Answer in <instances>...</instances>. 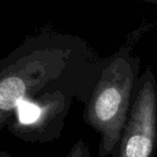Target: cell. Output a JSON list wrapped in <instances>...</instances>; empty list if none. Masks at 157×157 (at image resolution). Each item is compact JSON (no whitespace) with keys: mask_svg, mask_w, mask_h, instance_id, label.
<instances>
[{"mask_svg":"<svg viewBox=\"0 0 157 157\" xmlns=\"http://www.w3.org/2000/svg\"><path fill=\"white\" fill-rule=\"evenodd\" d=\"M107 60L71 35L27 39L0 63V130L24 99L63 93L86 105Z\"/></svg>","mask_w":157,"mask_h":157,"instance_id":"obj_1","label":"cell"},{"mask_svg":"<svg viewBox=\"0 0 157 157\" xmlns=\"http://www.w3.org/2000/svg\"><path fill=\"white\" fill-rule=\"evenodd\" d=\"M153 27L145 22L127 36L108 60L83 111V121L100 137L98 157L112 155L123 135L139 80L141 59L133 54L136 44Z\"/></svg>","mask_w":157,"mask_h":157,"instance_id":"obj_2","label":"cell"},{"mask_svg":"<svg viewBox=\"0 0 157 157\" xmlns=\"http://www.w3.org/2000/svg\"><path fill=\"white\" fill-rule=\"evenodd\" d=\"M157 146V81L152 67L140 75L123 135L112 157H153Z\"/></svg>","mask_w":157,"mask_h":157,"instance_id":"obj_3","label":"cell"},{"mask_svg":"<svg viewBox=\"0 0 157 157\" xmlns=\"http://www.w3.org/2000/svg\"><path fill=\"white\" fill-rule=\"evenodd\" d=\"M73 97L63 93L48 94L21 101L7 129L27 143H48L60 138Z\"/></svg>","mask_w":157,"mask_h":157,"instance_id":"obj_4","label":"cell"},{"mask_svg":"<svg viewBox=\"0 0 157 157\" xmlns=\"http://www.w3.org/2000/svg\"><path fill=\"white\" fill-rule=\"evenodd\" d=\"M65 157H93V155L88 144L83 140H78L71 146Z\"/></svg>","mask_w":157,"mask_h":157,"instance_id":"obj_5","label":"cell"},{"mask_svg":"<svg viewBox=\"0 0 157 157\" xmlns=\"http://www.w3.org/2000/svg\"><path fill=\"white\" fill-rule=\"evenodd\" d=\"M0 157H13V156L8 151H1L0 152Z\"/></svg>","mask_w":157,"mask_h":157,"instance_id":"obj_6","label":"cell"},{"mask_svg":"<svg viewBox=\"0 0 157 157\" xmlns=\"http://www.w3.org/2000/svg\"><path fill=\"white\" fill-rule=\"evenodd\" d=\"M140 1H143V2L146 3H152V5H156L157 0H140Z\"/></svg>","mask_w":157,"mask_h":157,"instance_id":"obj_7","label":"cell"},{"mask_svg":"<svg viewBox=\"0 0 157 157\" xmlns=\"http://www.w3.org/2000/svg\"><path fill=\"white\" fill-rule=\"evenodd\" d=\"M35 1H48V0H35Z\"/></svg>","mask_w":157,"mask_h":157,"instance_id":"obj_8","label":"cell"}]
</instances>
